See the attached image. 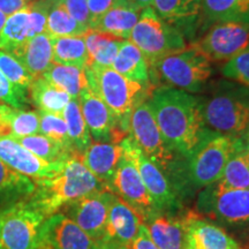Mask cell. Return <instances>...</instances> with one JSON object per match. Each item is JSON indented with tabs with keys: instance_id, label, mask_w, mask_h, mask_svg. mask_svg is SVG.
<instances>
[{
	"instance_id": "8",
	"label": "cell",
	"mask_w": 249,
	"mask_h": 249,
	"mask_svg": "<svg viewBox=\"0 0 249 249\" xmlns=\"http://www.w3.org/2000/svg\"><path fill=\"white\" fill-rule=\"evenodd\" d=\"M129 40L141 51L149 67L187 46L181 31L165 22L152 7L142 9Z\"/></svg>"
},
{
	"instance_id": "33",
	"label": "cell",
	"mask_w": 249,
	"mask_h": 249,
	"mask_svg": "<svg viewBox=\"0 0 249 249\" xmlns=\"http://www.w3.org/2000/svg\"><path fill=\"white\" fill-rule=\"evenodd\" d=\"M14 139L27 150L38 156L42 160L50 161V163L65 161L68 158L76 155L71 149L64 147L60 143L55 142L52 139L48 138V136L42 135V134H35V135Z\"/></svg>"
},
{
	"instance_id": "1",
	"label": "cell",
	"mask_w": 249,
	"mask_h": 249,
	"mask_svg": "<svg viewBox=\"0 0 249 249\" xmlns=\"http://www.w3.org/2000/svg\"><path fill=\"white\" fill-rule=\"evenodd\" d=\"M148 104L166 144L188 160L209 132L198 98L183 90L161 86L151 92Z\"/></svg>"
},
{
	"instance_id": "41",
	"label": "cell",
	"mask_w": 249,
	"mask_h": 249,
	"mask_svg": "<svg viewBox=\"0 0 249 249\" xmlns=\"http://www.w3.org/2000/svg\"><path fill=\"white\" fill-rule=\"evenodd\" d=\"M26 91L12 85L7 77L0 71V103H4L11 107L22 110L26 105Z\"/></svg>"
},
{
	"instance_id": "3",
	"label": "cell",
	"mask_w": 249,
	"mask_h": 249,
	"mask_svg": "<svg viewBox=\"0 0 249 249\" xmlns=\"http://www.w3.org/2000/svg\"><path fill=\"white\" fill-rule=\"evenodd\" d=\"M198 98L208 129L239 138L249 123V88L231 80L211 83Z\"/></svg>"
},
{
	"instance_id": "17",
	"label": "cell",
	"mask_w": 249,
	"mask_h": 249,
	"mask_svg": "<svg viewBox=\"0 0 249 249\" xmlns=\"http://www.w3.org/2000/svg\"><path fill=\"white\" fill-rule=\"evenodd\" d=\"M82 116L95 142L119 143L126 138L107 105L87 86L79 96Z\"/></svg>"
},
{
	"instance_id": "19",
	"label": "cell",
	"mask_w": 249,
	"mask_h": 249,
	"mask_svg": "<svg viewBox=\"0 0 249 249\" xmlns=\"http://www.w3.org/2000/svg\"><path fill=\"white\" fill-rule=\"evenodd\" d=\"M152 241L160 249H187L188 248V224L187 213H157L144 220Z\"/></svg>"
},
{
	"instance_id": "52",
	"label": "cell",
	"mask_w": 249,
	"mask_h": 249,
	"mask_svg": "<svg viewBox=\"0 0 249 249\" xmlns=\"http://www.w3.org/2000/svg\"><path fill=\"white\" fill-rule=\"evenodd\" d=\"M241 247H242V249H249V238H248V240L245 242L244 246H241Z\"/></svg>"
},
{
	"instance_id": "31",
	"label": "cell",
	"mask_w": 249,
	"mask_h": 249,
	"mask_svg": "<svg viewBox=\"0 0 249 249\" xmlns=\"http://www.w3.org/2000/svg\"><path fill=\"white\" fill-rule=\"evenodd\" d=\"M62 117L66 121L71 148L76 155H82L92 141L85 118L81 112L79 99L71 98L62 112Z\"/></svg>"
},
{
	"instance_id": "50",
	"label": "cell",
	"mask_w": 249,
	"mask_h": 249,
	"mask_svg": "<svg viewBox=\"0 0 249 249\" xmlns=\"http://www.w3.org/2000/svg\"><path fill=\"white\" fill-rule=\"evenodd\" d=\"M6 18H7V17H6V15L2 13L1 11H0V31H1L2 27H4V24L6 22Z\"/></svg>"
},
{
	"instance_id": "30",
	"label": "cell",
	"mask_w": 249,
	"mask_h": 249,
	"mask_svg": "<svg viewBox=\"0 0 249 249\" xmlns=\"http://www.w3.org/2000/svg\"><path fill=\"white\" fill-rule=\"evenodd\" d=\"M204 17L211 23L249 24V0H202Z\"/></svg>"
},
{
	"instance_id": "47",
	"label": "cell",
	"mask_w": 249,
	"mask_h": 249,
	"mask_svg": "<svg viewBox=\"0 0 249 249\" xmlns=\"http://www.w3.org/2000/svg\"><path fill=\"white\" fill-rule=\"evenodd\" d=\"M241 151H249V123L240 136L238 138Z\"/></svg>"
},
{
	"instance_id": "24",
	"label": "cell",
	"mask_w": 249,
	"mask_h": 249,
	"mask_svg": "<svg viewBox=\"0 0 249 249\" xmlns=\"http://www.w3.org/2000/svg\"><path fill=\"white\" fill-rule=\"evenodd\" d=\"M140 13L141 11L127 4L124 0L121 4L93 21L89 29L97 30L119 39H129L132 30L139 20Z\"/></svg>"
},
{
	"instance_id": "51",
	"label": "cell",
	"mask_w": 249,
	"mask_h": 249,
	"mask_svg": "<svg viewBox=\"0 0 249 249\" xmlns=\"http://www.w3.org/2000/svg\"><path fill=\"white\" fill-rule=\"evenodd\" d=\"M113 249H130V248L128 246H121V245L113 244Z\"/></svg>"
},
{
	"instance_id": "53",
	"label": "cell",
	"mask_w": 249,
	"mask_h": 249,
	"mask_svg": "<svg viewBox=\"0 0 249 249\" xmlns=\"http://www.w3.org/2000/svg\"><path fill=\"white\" fill-rule=\"evenodd\" d=\"M246 231H247V233H248V235H249V226L247 227V229H246Z\"/></svg>"
},
{
	"instance_id": "35",
	"label": "cell",
	"mask_w": 249,
	"mask_h": 249,
	"mask_svg": "<svg viewBox=\"0 0 249 249\" xmlns=\"http://www.w3.org/2000/svg\"><path fill=\"white\" fill-rule=\"evenodd\" d=\"M218 182L227 188H249V151L235 152Z\"/></svg>"
},
{
	"instance_id": "27",
	"label": "cell",
	"mask_w": 249,
	"mask_h": 249,
	"mask_svg": "<svg viewBox=\"0 0 249 249\" xmlns=\"http://www.w3.org/2000/svg\"><path fill=\"white\" fill-rule=\"evenodd\" d=\"M29 91L31 102L42 112L62 114L65 107L71 101L70 93L52 85L43 76L34 79L29 87Z\"/></svg>"
},
{
	"instance_id": "2",
	"label": "cell",
	"mask_w": 249,
	"mask_h": 249,
	"mask_svg": "<svg viewBox=\"0 0 249 249\" xmlns=\"http://www.w3.org/2000/svg\"><path fill=\"white\" fill-rule=\"evenodd\" d=\"M35 183L37 186L29 204L45 218L82 196L108 189L83 165L79 155L68 158L54 178L37 180Z\"/></svg>"
},
{
	"instance_id": "6",
	"label": "cell",
	"mask_w": 249,
	"mask_h": 249,
	"mask_svg": "<svg viewBox=\"0 0 249 249\" xmlns=\"http://www.w3.org/2000/svg\"><path fill=\"white\" fill-rule=\"evenodd\" d=\"M196 210L222 227L246 230L249 226V188H227L214 182L198 194Z\"/></svg>"
},
{
	"instance_id": "11",
	"label": "cell",
	"mask_w": 249,
	"mask_h": 249,
	"mask_svg": "<svg viewBox=\"0 0 249 249\" xmlns=\"http://www.w3.org/2000/svg\"><path fill=\"white\" fill-rule=\"evenodd\" d=\"M119 143L124 154L132 158L135 163L136 169L154 201L157 211L178 213L181 209V204L177 197L172 183L167 179L163 171L143 154L130 136H126Z\"/></svg>"
},
{
	"instance_id": "14",
	"label": "cell",
	"mask_w": 249,
	"mask_h": 249,
	"mask_svg": "<svg viewBox=\"0 0 249 249\" xmlns=\"http://www.w3.org/2000/svg\"><path fill=\"white\" fill-rule=\"evenodd\" d=\"M194 45L211 62L227 61L249 45V24L241 22L214 23Z\"/></svg>"
},
{
	"instance_id": "4",
	"label": "cell",
	"mask_w": 249,
	"mask_h": 249,
	"mask_svg": "<svg viewBox=\"0 0 249 249\" xmlns=\"http://www.w3.org/2000/svg\"><path fill=\"white\" fill-rule=\"evenodd\" d=\"M85 73L89 89L107 105L120 129L128 133L130 114L142 103L147 85L127 79L112 67L91 65L86 67Z\"/></svg>"
},
{
	"instance_id": "13",
	"label": "cell",
	"mask_w": 249,
	"mask_h": 249,
	"mask_svg": "<svg viewBox=\"0 0 249 249\" xmlns=\"http://www.w3.org/2000/svg\"><path fill=\"white\" fill-rule=\"evenodd\" d=\"M114 196L116 194L108 189L93 192L65 205L62 208L64 214L71 218L92 241L103 240Z\"/></svg>"
},
{
	"instance_id": "40",
	"label": "cell",
	"mask_w": 249,
	"mask_h": 249,
	"mask_svg": "<svg viewBox=\"0 0 249 249\" xmlns=\"http://www.w3.org/2000/svg\"><path fill=\"white\" fill-rule=\"evenodd\" d=\"M223 76L249 88V45L220 68Z\"/></svg>"
},
{
	"instance_id": "38",
	"label": "cell",
	"mask_w": 249,
	"mask_h": 249,
	"mask_svg": "<svg viewBox=\"0 0 249 249\" xmlns=\"http://www.w3.org/2000/svg\"><path fill=\"white\" fill-rule=\"evenodd\" d=\"M39 112L40 124H39V134L48 136L53 141L60 143L61 145L71 149V148L70 138H68V129L66 121H65L62 114L49 113V112ZM75 154V152H74Z\"/></svg>"
},
{
	"instance_id": "16",
	"label": "cell",
	"mask_w": 249,
	"mask_h": 249,
	"mask_svg": "<svg viewBox=\"0 0 249 249\" xmlns=\"http://www.w3.org/2000/svg\"><path fill=\"white\" fill-rule=\"evenodd\" d=\"M0 160L30 179H51L64 169L65 161L50 163L27 150L12 135L0 138Z\"/></svg>"
},
{
	"instance_id": "46",
	"label": "cell",
	"mask_w": 249,
	"mask_h": 249,
	"mask_svg": "<svg viewBox=\"0 0 249 249\" xmlns=\"http://www.w3.org/2000/svg\"><path fill=\"white\" fill-rule=\"evenodd\" d=\"M12 107L6 104H0V138L11 135V127H9L8 116Z\"/></svg>"
},
{
	"instance_id": "29",
	"label": "cell",
	"mask_w": 249,
	"mask_h": 249,
	"mask_svg": "<svg viewBox=\"0 0 249 249\" xmlns=\"http://www.w3.org/2000/svg\"><path fill=\"white\" fill-rule=\"evenodd\" d=\"M52 60L54 64L74 66L86 70L89 58L87 52L85 37H51Z\"/></svg>"
},
{
	"instance_id": "23",
	"label": "cell",
	"mask_w": 249,
	"mask_h": 249,
	"mask_svg": "<svg viewBox=\"0 0 249 249\" xmlns=\"http://www.w3.org/2000/svg\"><path fill=\"white\" fill-rule=\"evenodd\" d=\"M11 54L22 64L34 79L42 76L53 64L51 37L48 34L37 35L15 49Z\"/></svg>"
},
{
	"instance_id": "18",
	"label": "cell",
	"mask_w": 249,
	"mask_h": 249,
	"mask_svg": "<svg viewBox=\"0 0 249 249\" xmlns=\"http://www.w3.org/2000/svg\"><path fill=\"white\" fill-rule=\"evenodd\" d=\"M93 241L66 214L45 218L39 229L37 249H90Z\"/></svg>"
},
{
	"instance_id": "26",
	"label": "cell",
	"mask_w": 249,
	"mask_h": 249,
	"mask_svg": "<svg viewBox=\"0 0 249 249\" xmlns=\"http://www.w3.org/2000/svg\"><path fill=\"white\" fill-rule=\"evenodd\" d=\"M112 68L127 79L148 85L149 65L141 51L130 42L124 39L121 42L119 52L114 59Z\"/></svg>"
},
{
	"instance_id": "36",
	"label": "cell",
	"mask_w": 249,
	"mask_h": 249,
	"mask_svg": "<svg viewBox=\"0 0 249 249\" xmlns=\"http://www.w3.org/2000/svg\"><path fill=\"white\" fill-rule=\"evenodd\" d=\"M36 183L0 160V196L31 195Z\"/></svg>"
},
{
	"instance_id": "48",
	"label": "cell",
	"mask_w": 249,
	"mask_h": 249,
	"mask_svg": "<svg viewBox=\"0 0 249 249\" xmlns=\"http://www.w3.org/2000/svg\"><path fill=\"white\" fill-rule=\"evenodd\" d=\"M124 1L133 7L138 8L139 11L152 7V4H154V0H124Z\"/></svg>"
},
{
	"instance_id": "45",
	"label": "cell",
	"mask_w": 249,
	"mask_h": 249,
	"mask_svg": "<svg viewBox=\"0 0 249 249\" xmlns=\"http://www.w3.org/2000/svg\"><path fill=\"white\" fill-rule=\"evenodd\" d=\"M29 2L30 1H24V0H0V11L6 17H9V15L27 7Z\"/></svg>"
},
{
	"instance_id": "43",
	"label": "cell",
	"mask_w": 249,
	"mask_h": 249,
	"mask_svg": "<svg viewBox=\"0 0 249 249\" xmlns=\"http://www.w3.org/2000/svg\"><path fill=\"white\" fill-rule=\"evenodd\" d=\"M87 1H88L90 13V24H91L93 21L101 18L103 14H105L110 9L121 4L124 0H87Z\"/></svg>"
},
{
	"instance_id": "55",
	"label": "cell",
	"mask_w": 249,
	"mask_h": 249,
	"mask_svg": "<svg viewBox=\"0 0 249 249\" xmlns=\"http://www.w3.org/2000/svg\"><path fill=\"white\" fill-rule=\"evenodd\" d=\"M0 249H2V248H1V247H0Z\"/></svg>"
},
{
	"instance_id": "34",
	"label": "cell",
	"mask_w": 249,
	"mask_h": 249,
	"mask_svg": "<svg viewBox=\"0 0 249 249\" xmlns=\"http://www.w3.org/2000/svg\"><path fill=\"white\" fill-rule=\"evenodd\" d=\"M87 28L77 22L58 0H51L46 18V34L50 37L83 36Z\"/></svg>"
},
{
	"instance_id": "7",
	"label": "cell",
	"mask_w": 249,
	"mask_h": 249,
	"mask_svg": "<svg viewBox=\"0 0 249 249\" xmlns=\"http://www.w3.org/2000/svg\"><path fill=\"white\" fill-rule=\"evenodd\" d=\"M152 68L166 86L189 93L203 91L213 75L211 61L194 44L161 58Z\"/></svg>"
},
{
	"instance_id": "42",
	"label": "cell",
	"mask_w": 249,
	"mask_h": 249,
	"mask_svg": "<svg viewBox=\"0 0 249 249\" xmlns=\"http://www.w3.org/2000/svg\"><path fill=\"white\" fill-rule=\"evenodd\" d=\"M71 17L87 29L90 27V13L87 0H58Z\"/></svg>"
},
{
	"instance_id": "9",
	"label": "cell",
	"mask_w": 249,
	"mask_h": 249,
	"mask_svg": "<svg viewBox=\"0 0 249 249\" xmlns=\"http://www.w3.org/2000/svg\"><path fill=\"white\" fill-rule=\"evenodd\" d=\"M129 136L151 161L157 165L165 176L173 177L176 166V157L178 155L166 144L161 135L154 114L148 103H140L134 108L129 118Z\"/></svg>"
},
{
	"instance_id": "15",
	"label": "cell",
	"mask_w": 249,
	"mask_h": 249,
	"mask_svg": "<svg viewBox=\"0 0 249 249\" xmlns=\"http://www.w3.org/2000/svg\"><path fill=\"white\" fill-rule=\"evenodd\" d=\"M111 191L134 208L143 218V223L150 214L157 213L148 189L142 181L136 165L124 152L112 178Z\"/></svg>"
},
{
	"instance_id": "49",
	"label": "cell",
	"mask_w": 249,
	"mask_h": 249,
	"mask_svg": "<svg viewBox=\"0 0 249 249\" xmlns=\"http://www.w3.org/2000/svg\"><path fill=\"white\" fill-rule=\"evenodd\" d=\"M90 249H113V244L105 240V239H103V240L93 241V244Z\"/></svg>"
},
{
	"instance_id": "37",
	"label": "cell",
	"mask_w": 249,
	"mask_h": 249,
	"mask_svg": "<svg viewBox=\"0 0 249 249\" xmlns=\"http://www.w3.org/2000/svg\"><path fill=\"white\" fill-rule=\"evenodd\" d=\"M11 135L13 138H23V136L39 134V112L24 111L12 107L8 116Z\"/></svg>"
},
{
	"instance_id": "12",
	"label": "cell",
	"mask_w": 249,
	"mask_h": 249,
	"mask_svg": "<svg viewBox=\"0 0 249 249\" xmlns=\"http://www.w3.org/2000/svg\"><path fill=\"white\" fill-rule=\"evenodd\" d=\"M51 0H31L29 5L9 15L0 31V50L13 52L28 39L46 34V18Z\"/></svg>"
},
{
	"instance_id": "39",
	"label": "cell",
	"mask_w": 249,
	"mask_h": 249,
	"mask_svg": "<svg viewBox=\"0 0 249 249\" xmlns=\"http://www.w3.org/2000/svg\"><path fill=\"white\" fill-rule=\"evenodd\" d=\"M0 71L12 85L23 91L29 89L34 81V77L22 66V64L11 53L2 50H0Z\"/></svg>"
},
{
	"instance_id": "44",
	"label": "cell",
	"mask_w": 249,
	"mask_h": 249,
	"mask_svg": "<svg viewBox=\"0 0 249 249\" xmlns=\"http://www.w3.org/2000/svg\"><path fill=\"white\" fill-rule=\"evenodd\" d=\"M130 249H160L156 246V244L152 241L149 231L145 226V224L143 223L141 227H140L139 233L136 234L134 240L130 242L128 246Z\"/></svg>"
},
{
	"instance_id": "10",
	"label": "cell",
	"mask_w": 249,
	"mask_h": 249,
	"mask_svg": "<svg viewBox=\"0 0 249 249\" xmlns=\"http://www.w3.org/2000/svg\"><path fill=\"white\" fill-rule=\"evenodd\" d=\"M45 217L28 203L11 205L0 211V247L2 249H37Z\"/></svg>"
},
{
	"instance_id": "22",
	"label": "cell",
	"mask_w": 249,
	"mask_h": 249,
	"mask_svg": "<svg viewBox=\"0 0 249 249\" xmlns=\"http://www.w3.org/2000/svg\"><path fill=\"white\" fill-rule=\"evenodd\" d=\"M123 156L124 149L120 143L91 142L79 157L87 169L111 191L112 178Z\"/></svg>"
},
{
	"instance_id": "21",
	"label": "cell",
	"mask_w": 249,
	"mask_h": 249,
	"mask_svg": "<svg viewBox=\"0 0 249 249\" xmlns=\"http://www.w3.org/2000/svg\"><path fill=\"white\" fill-rule=\"evenodd\" d=\"M142 224L141 214L116 194L108 210L104 239L112 244L129 246Z\"/></svg>"
},
{
	"instance_id": "5",
	"label": "cell",
	"mask_w": 249,
	"mask_h": 249,
	"mask_svg": "<svg viewBox=\"0 0 249 249\" xmlns=\"http://www.w3.org/2000/svg\"><path fill=\"white\" fill-rule=\"evenodd\" d=\"M241 151L238 138L224 135L209 129L207 135L188 158L187 178L195 189L219 181L227 161Z\"/></svg>"
},
{
	"instance_id": "28",
	"label": "cell",
	"mask_w": 249,
	"mask_h": 249,
	"mask_svg": "<svg viewBox=\"0 0 249 249\" xmlns=\"http://www.w3.org/2000/svg\"><path fill=\"white\" fill-rule=\"evenodd\" d=\"M83 37L88 52V66L97 65L103 67H112L124 39L116 38L93 29L87 30Z\"/></svg>"
},
{
	"instance_id": "54",
	"label": "cell",
	"mask_w": 249,
	"mask_h": 249,
	"mask_svg": "<svg viewBox=\"0 0 249 249\" xmlns=\"http://www.w3.org/2000/svg\"><path fill=\"white\" fill-rule=\"evenodd\" d=\"M24 1H31V0H24Z\"/></svg>"
},
{
	"instance_id": "32",
	"label": "cell",
	"mask_w": 249,
	"mask_h": 249,
	"mask_svg": "<svg viewBox=\"0 0 249 249\" xmlns=\"http://www.w3.org/2000/svg\"><path fill=\"white\" fill-rule=\"evenodd\" d=\"M42 76L70 93L71 98H79L81 91L88 86L85 70L54 62Z\"/></svg>"
},
{
	"instance_id": "20",
	"label": "cell",
	"mask_w": 249,
	"mask_h": 249,
	"mask_svg": "<svg viewBox=\"0 0 249 249\" xmlns=\"http://www.w3.org/2000/svg\"><path fill=\"white\" fill-rule=\"evenodd\" d=\"M188 248L187 249H242L241 245L222 226L197 213H187Z\"/></svg>"
},
{
	"instance_id": "25",
	"label": "cell",
	"mask_w": 249,
	"mask_h": 249,
	"mask_svg": "<svg viewBox=\"0 0 249 249\" xmlns=\"http://www.w3.org/2000/svg\"><path fill=\"white\" fill-rule=\"evenodd\" d=\"M152 9L165 22L183 33L196 23L203 6L202 0H154Z\"/></svg>"
}]
</instances>
